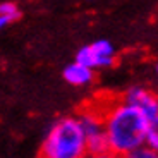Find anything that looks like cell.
Returning <instances> with one entry per match:
<instances>
[{
	"instance_id": "cell-1",
	"label": "cell",
	"mask_w": 158,
	"mask_h": 158,
	"mask_svg": "<svg viewBox=\"0 0 158 158\" xmlns=\"http://www.w3.org/2000/svg\"><path fill=\"white\" fill-rule=\"evenodd\" d=\"M103 122L107 131L108 151L112 153L126 156L132 150L144 144L150 120L126 102L112 107L103 115Z\"/></svg>"
},
{
	"instance_id": "cell-2",
	"label": "cell",
	"mask_w": 158,
	"mask_h": 158,
	"mask_svg": "<svg viewBox=\"0 0 158 158\" xmlns=\"http://www.w3.org/2000/svg\"><path fill=\"white\" fill-rule=\"evenodd\" d=\"M45 158H83L86 143L77 117H64L52 124L43 141Z\"/></svg>"
},
{
	"instance_id": "cell-3",
	"label": "cell",
	"mask_w": 158,
	"mask_h": 158,
	"mask_svg": "<svg viewBox=\"0 0 158 158\" xmlns=\"http://www.w3.org/2000/svg\"><path fill=\"white\" fill-rule=\"evenodd\" d=\"M77 118L79 124H81V131H83L88 153L108 151V139H107V131H105V122H103V115L96 114V112H84Z\"/></svg>"
},
{
	"instance_id": "cell-4",
	"label": "cell",
	"mask_w": 158,
	"mask_h": 158,
	"mask_svg": "<svg viewBox=\"0 0 158 158\" xmlns=\"http://www.w3.org/2000/svg\"><path fill=\"white\" fill-rule=\"evenodd\" d=\"M114 55H115V48L108 40H96L91 45L79 48V52L76 53V62L89 67L91 71H96V69L112 65Z\"/></svg>"
},
{
	"instance_id": "cell-5",
	"label": "cell",
	"mask_w": 158,
	"mask_h": 158,
	"mask_svg": "<svg viewBox=\"0 0 158 158\" xmlns=\"http://www.w3.org/2000/svg\"><path fill=\"white\" fill-rule=\"evenodd\" d=\"M124 102L131 107H134L136 110H139L148 120H153L158 115V96L153 95L146 88H141V86L131 88L126 93Z\"/></svg>"
},
{
	"instance_id": "cell-6",
	"label": "cell",
	"mask_w": 158,
	"mask_h": 158,
	"mask_svg": "<svg viewBox=\"0 0 158 158\" xmlns=\"http://www.w3.org/2000/svg\"><path fill=\"white\" fill-rule=\"evenodd\" d=\"M64 79L72 86H86L93 81V71L79 62H72L64 69Z\"/></svg>"
},
{
	"instance_id": "cell-7",
	"label": "cell",
	"mask_w": 158,
	"mask_h": 158,
	"mask_svg": "<svg viewBox=\"0 0 158 158\" xmlns=\"http://www.w3.org/2000/svg\"><path fill=\"white\" fill-rule=\"evenodd\" d=\"M144 144L148 148H151L153 151L158 153V115L150 120L148 124V131H146V139H144Z\"/></svg>"
},
{
	"instance_id": "cell-8",
	"label": "cell",
	"mask_w": 158,
	"mask_h": 158,
	"mask_svg": "<svg viewBox=\"0 0 158 158\" xmlns=\"http://www.w3.org/2000/svg\"><path fill=\"white\" fill-rule=\"evenodd\" d=\"M19 7L16 4H12V2H4V4H0V16H4L5 19H9L12 23L14 19L19 17Z\"/></svg>"
},
{
	"instance_id": "cell-9",
	"label": "cell",
	"mask_w": 158,
	"mask_h": 158,
	"mask_svg": "<svg viewBox=\"0 0 158 158\" xmlns=\"http://www.w3.org/2000/svg\"><path fill=\"white\" fill-rule=\"evenodd\" d=\"M124 158H158V153L153 151L151 148H148L146 144H143V146L132 150L131 153H127Z\"/></svg>"
},
{
	"instance_id": "cell-10",
	"label": "cell",
	"mask_w": 158,
	"mask_h": 158,
	"mask_svg": "<svg viewBox=\"0 0 158 158\" xmlns=\"http://www.w3.org/2000/svg\"><path fill=\"white\" fill-rule=\"evenodd\" d=\"M83 158H122L112 151H103V153H86Z\"/></svg>"
},
{
	"instance_id": "cell-11",
	"label": "cell",
	"mask_w": 158,
	"mask_h": 158,
	"mask_svg": "<svg viewBox=\"0 0 158 158\" xmlns=\"http://www.w3.org/2000/svg\"><path fill=\"white\" fill-rule=\"evenodd\" d=\"M9 23H10V21H9V19H5L4 16H0V29H4V28H5V26H7Z\"/></svg>"
},
{
	"instance_id": "cell-12",
	"label": "cell",
	"mask_w": 158,
	"mask_h": 158,
	"mask_svg": "<svg viewBox=\"0 0 158 158\" xmlns=\"http://www.w3.org/2000/svg\"><path fill=\"white\" fill-rule=\"evenodd\" d=\"M156 71H158V65H156Z\"/></svg>"
},
{
	"instance_id": "cell-13",
	"label": "cell",
	"mask_w": 158,
	"mask_h": 158,
	"mask_svg": "<svg viewBox=\"0 0 158 158\" xmlns=\"http://www.w3.org/2000/svg\"><path fill=\"white\" fill-rule=\"evenodd\" d=\"M43 158H45V156H43Z\"/></svg>"
}]
</instances>
